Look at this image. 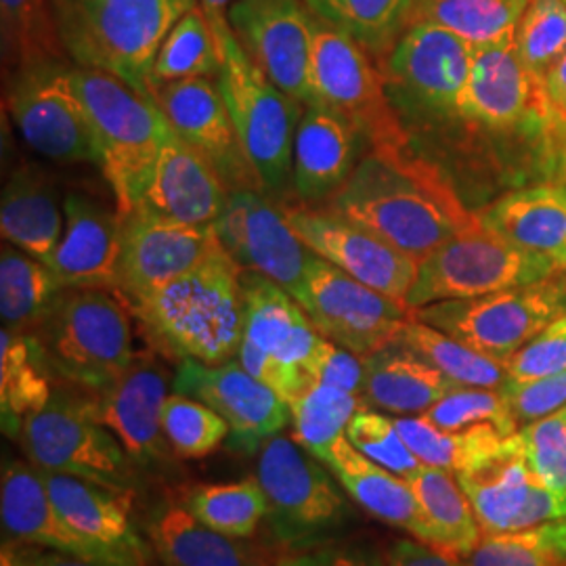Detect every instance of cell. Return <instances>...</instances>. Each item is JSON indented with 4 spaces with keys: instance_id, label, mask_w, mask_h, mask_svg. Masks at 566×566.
I'll use <instances>...</instances> for the list:
<instances>
[{
    "instance_id": "51",
    "label": "cell",
    "mask_w": 566,
    "mask_h": 566,
    "mask_svg": "<svg viewBox=\"0 0 566 566\" xmlns=\"http://www.w3.org/2000/svg\"><path fill=\"white\" fill-rule=\"evenodd\" d=\"M518 434L535 476L566 504V405L523 426Z\"/></svg>"
},
{
    "instance_id": "32",
    "label": "cell",
    "mask_w": 566,
    "mask_h": 566,
    "mask_svg": "<svg viewBox=\"0 0 566 566\" xmlns=\"http://www.w3.org/2000/svg\"><path fill=\"white\" fill-rule=\"evenodd\" d=\"M324 464L367 514L386 525L399 526L424 542L416 495L403 476L369 460L346 434L329 447Z\"/></svg>"
},
{
    "instance_id": "16",
    "label": "cell",
    "mask_w": 566,
    "mask_h": 566,
    "mask_svg": "<svg viewBox=\"0 0 566 566\" xmlns=\"http://www.w3.org/2000/svg\"><path fill=\"white\" fill-rule=\"evenodd\" d=\"M221 240L214 224H189L139 203L122 214L118 290L124 303L172 282L202 264Z\"/></svg>"
},
{
    "instance_id": "10",
    "label": "cell",
    "mask_w": 566,
    "mask_h": 566,
    "mask_svg": "<svg viewBox=\"0 0 566 566\" xmlns=\"http://www.w3.org/2000/svg\"><path fill=\"white\" fill-rule=\"evenodd\" d=\"M556 264L510 242L483 224L455 235L420 263L407 296L411 311L443 301H465L558 275Z\"/></svg>"
},
{
    "instance_id": "12",
    "label": "cell",
    "mask_w": 566,
    "mask_h": 566,
    "mask_svg": "<svg viewBox=\"0 0 566 566\" xmlns=\"http://www.w3.org/2000/svg\"><path fill=\"white\" fill-rule=\"evenodd\" d=\"M9 112L21 139L42 158L63 166H99V149L74 65L46 61L18 72L9 88Z\"/></svg>"
},
{
    "instance_id": "28",
    "label": "cell",
    "mask_w": 566,
    "mask_h": 566,
    "mask_svg": "<svg viewBox=\"0 0 566 566\" xmlns=\"http://www.w3.org/2000/svg\"><path fill=\"white\" fill-rule=\"evenodd\" d=\"M229 189L214 166L181 135L166 126L163 151L143 206L189 224H214L223 214Z\"/></svg>"
},
{
    "instance_id": "53",
    "label": "cell",
    "mask_w": 566,
    "mask_h": 566,
    "mask_svg": "<svg viewBox=\"0 0 566 566\" xmlns=\"http://www.w3.org/2000/svg\"><path fill=\"white\" fill-rule=\"evenodd\" d=\"M507 380H533L566 369V313L539 332L506 364Z\"/></svg>"
},
{
    "instance_id": "58",
    "label": "cell",
    "mask_w": 566,
    "mask_h": 566,
    "mask_svg": "<svg viewBox=\"0 0 566 566\" xmlns=\"http://www.w3.org/2000/svg\"><path fill=\"white\" fill-rule=\"evenodd\" d=\"M544 93L552 109L566 118V51L544 76Z\"/></svg>"
},
{
    "instance_id": "13",
    "label": "cell",
    "mask_w": 566,
    "mask_h": 566,
    "mask_svg": "<svg viewBox=\"0 0 566 566\" xmlns=\"http://www.w3.org/2000/svg\"><path fill=\"white\" fill-rule=\"evenodd\" d=\"M301 306L315 329L346 350L367 357L397 343L411 308L357 282L313 252Z\"/></svg>"
},
{
    "instance_id": "46",
    "label": "cell",
    "mask_w": 566,
    "mask_h": 566,
    "mask_svg": "<svg viewBox=\"0 0 566 566\" xmlns=\"http://www.w3.org/2000/svg\"><path fill=\"white\" fill-rule=\"evenodd\" d=\"M468 566H566V518L516 533L483 535L465 554Z\"/></svg>"
},
{
    "instance_id": "22",
    "label": "cell",
    "mask_w": 566,
    "mask_h": 566,
    "mask_svg": "<svg viewBox=\"0 0 566 566\" xmlns=\"http://www.w3.org/2000/svg\"><path fill=\"white\" fill-rule=\"evenodd\" d=\"M154 102L182 139L214 166L229 191L263 189L217 78L164 82L154 86Z\"/></svg>"
},
{
    "instance_id": "23",
    "label": "cell",
    "mask_w": 566,
    "mask_h": 566,
    "mask_svg": "<svg viewBox=\"0 0 566 566\" xmlns=\"http://www.w3.org/2000/svg\"><path fill=\"white\" fill-rule=\"evenodd\" d=\"M122 214L102 202L70 193L65 198V229L49 261L65 290H118Z\"/></svg>"
},
{
    "instance_id": "3",
    "label": "cell",
    "mask_w": 566,
    "mask_h": 566,
    "mask_svg": "<svg viewBox=\"0 0 566 566\" xmlns=\"http://www.w3.org/2000/svg\"><path fill=\"white\" fill-rule=\"evenodd\" d=\"M191 7L196 0H53L67 57L120 78L149 99L156 55Z\"/></svg>"
},
{
    "instance_id": "35",
    "label": "cell",
    "mask_w": 566,
    "mask_h": 566,
    "mask_svg": "<svg viewBox=\"0 0 566 566\" xmlns=\"http://www.w3.org/2000/svg\"><path fill=\"white\" fill-rule=\"evenodd\" d=\"M405 481L416 495L424 544L451 549L462 556L479 546L483 528L455 474L424 465Z\"/></svg>"
},
{
    "instance_id": "40",
    "label": "cell",
    "mask_w": 566,
    "mask_h": 566,
    "mask_svg": "<svg viewBox=\"0 0 566 566\" xmlns=\"http://www.w3.org/2000/svg\"><path fill=\"white\" fill-rule=\"evenodd\" d=\"M2 60L15 74L67 55L53 11V0H0Z\"/></svg>"
},
{
    "instance_id": "44",
    "label": "cell",
    "mask_w": 566,
    "mask_h": 566,
    "mask_svg": "<svg viewBox=\"0 0 566 566\" xmlns=\"http://www.w3.org/2000/svg\"><path fill=\"white\" fill-rule=\"evenodd\" d=\"M221 72V55L212 25L202 7H191L168 32L151 70L154 86L187 78H217Z\"/></svg>"
},
{
    "instance_id": "26",
    "label": "cell",
    "mask_w": 566,
    "mask_h": 566,
    "mask_svg": "<svg viewBox=\"0 0 566 566\" xmlns=\"http://www.w3.org/2000/svg\"><path fill=\"white\" fill-rule=\"evenodd\" d=\"M41 476L65 523L82 537L118 554L128 565L147 566L149 552L133 523V493L51 470H41Z\"/></svg>"
},
{
    "instance_id": "38",
    "label": "cell",
    "mask_w": 566,
    "mask_h": 566,
    "mask_svg": "<svg viewBox=\"0 0 566 566\" xmlns=\"http://www.w3.org/2000/svg\"><path fill=\"white\" fill-rule=\"evenodd\" d=\"M531 0H418L409 23L446 28L474 49L514 44Z\"/></svg>"
},
{
    "instance_id": "37",
    "label": "cell",
    "mask_w": 566,
    "mask_h": 566,
    "mask_svg": "<svg viewBox=\"0 0 566 566\" xmlns=\"http://www.w3.org/2000/svg\"><path fill=\"white\" fill-rule=\"evenodd\" d=\"M65 287L49 264L25 254L13 243L0 252V315L2 327L34 334Z\"/></svg>"
},
{
    "instance_id": "19",
    "label": "cell",
    "mask_w": 566,
    "mask_h": 566,
    "mask_svg": "<svg viewBox=\"0 0 566 566\" xmlns=\"http://www.w3.org/2000/svg\"><path fill=\"white\" fill-rule=\"evenodd\" d=\"M224 15L269 81L306 107L317 20L303 0H235Z\"/></svg>"
},
{
    "instance_id": "39",
    "label": "cell",
    "mask_w": 566,
    "mask_h": 566,
    "mask_svg": "<svg viewBox=\"0 0 566 566\" xmlns=\"http://www.w3.org/2000/svg\"><path fill=\"white\" fill-rule=\"evenodd\" d=\"M407 447L430 468H441L460 474L493 458L506 443L507 437L489 426L468 430H446L432 424L424 416L395 418Z\"/></svg>"
},
{
    "instance_id": "42",
    "label": "cell",
    "mask_w": 566,
    "mask_h": 566,
    "mask_svg": "<svg viewBox=\"0 0 566 566\" xmlns=\"http://www.w3.org/2000/svg\"><path fill=\"white\" fill-rule=\"evenodd\" d=\"M181 504L202 525L240 542L256 533L269 510L256 476L224 485L193 486L185 491Z\"/></svg>"
},
{
    "instance_id": "5",
    "label": "cell",
    "mask_w": 566,
    "mask_h": 566,
    "mask_svg": "<svg viewBox=\"0 0 566 566\" xmlns=\"http://www.w3.org/2000/svg\"><path fill=\"white\" fill-rule=\"evenodd\" d=\"M206 13V11H203ZM212 25L221 72V86L229 114L242 139L243 151L264 189L277 193L292 185L294 139L303 118V103L292 99L245 53L227 15L206 13Z\"/></svg>"
},
{
    "instance_id": "43",
    "label": "cell",
    "mask_w": 566,
    "mask_h": 566,
    "mask_svg": "<svg viewBox=\"0 0 566 566\" xmlns=\"http://www.w3.org/2000/svg\"><path fill=\"white\" fill-rule=\"evenodd\" d=\"M458 386L500 388L507 380L506 364L491 359L483 353L447 336L437 327L411 319L403 325L399 340Z\"/></svg>"
},
{
    "instance_id": "18",
    "label": "cell",
    "mask_w": 566,
    "mask_h": 566,
    "mask_svg": "<svg viewBox=\"0 0 566 566\" xmlns=\"http://www.w3.org/2000/svg\"><path fill=\"white\" fill-rule=\"evenodd\" d=\"M172 390L212 407L231 430L227 447L243 455L259 453L292 420L290 405L235 359L214 365L182 359Z\"/></svg>"
},
{
    "instance_id": "8",
    "label": "cell",
    "mask_w": 566,
    "mask_h": 566,
    "mask_svg": "<svg viewBox=\"0 0 566 566\" xmlns=\"http://www.w3.org/2000/svg\"><path fill=\"white\" fill-rule=\"evenodd\" d=\"M256 479L266 497V521L273 535L292 549L327 544L350 516L340 483L282 432L259 451Z\"/></svg>"
},
{
    "instance_id": "48",
    "label": "cell",
    "mask_w": 566,
    "mask_h": 566,
    "mask_svg": "<svg viewBox=\"0 0 566 566\" xmlns=\"http://www.w3.org/2000/svg\"><path fill=\"white\" fill-rule=\"evenodd\" d=\"M422 416L432 424L446 430H468L476 426H489L502 432L504 437H512L521 430L500 388L458 386Z\"/></svg>"
},
{
    "instance_id": "36",
    "label": "cell",
    "mask_w": 566,
    "mask_h": 566,
    "mask_svg": "<svg viewBox=\"0 0 566 566\" xmlns=\"http://www.w3.org/2000/svg\"><path fill=\"white\" fill-rule=\"evenodd\" d=\"M55 378L32 334L2 327L0 334V413L2 430L18 439L23 422L51 401Z\"/></svg>"
},
{
    "instance_id": "15",
    "label": "cell",
    "mask_w": 566,
    "mask_h": 566,
    "mask_svg": "<svg viewBox=\"0 0 566 566\" xmlns=\"http://www.w3.org/2000/svg\"><path fill=\"white\" fill-rule=\"evenodd\" d=\"M290 227L304 245L392 301L407 304L420 263L338 210L311 206L282 208Z\"/></svg>"
},
{
    "instance_id": "17",
    "label": "cell",
    "mask_w": 566,
    "mask_h": 566,
    "mask_svg": "<svg viewBox=\"0 0 566 566\" xmlns=\"http://www.w3.org/2000/svg\"><path fill=\"white\" fill-rule=\"evenodd\" d=\"M214 229L224 250L242 271L259 273L277 283L301 303L313 252L290 227L282 208L269 202L259 189L229 191Z\"/></svg>"
},
{
    "instance_id": "14",
    "label": "cell",
    "mask_w": 566,
    "mask_h": 566,
    "mask_svg": "<svg viewBox=\"0 0 566 566\" xmlns=\"http://www.w3.org/2000/svg\"><path fill=\"white\" fill-rule=\"evenodd\" d=\"M474 46L434 23H409L386 57L388 99L422 116H458Z\"/></svg>"
},
{
    "instance_id": "54",
    "label": "cell",
    "mask_w": 566,
    "mask_h": 566,
    "mask_svg": "<svg viewBox=\"0 0 566 566\" xmlns=\"http://www.w3.org/2000/svg\"><path fill=\"white\" fill-rule=\"evenodd\" d=\"M304 371L311 382L334 386L365 399L364 357L346 350L324 336L315 344L308 361L304 364Z\"/></svg>"
},
{
    "instance_id": "34",
    "label": "cell",
    "mask_w": 566,
    "mask_h": 566,
    "mask_svg": "<svg viewBox=\"0 0 566 566\" xmlns=\"http://www.w3.org/2000/svg\"><path fill=\"white\" fill-rule=\"evenodd\" d=\"M147 539L164 566H254L240 539L202 525L182 504L156 507L147 521Z\"/></svg>"
},
{
    "instance_id": "55",
    "label": "cell",
    "mask_w": 566,
    "mask_h": 566,
    "mask_svg": "<svg viewBox=\"0 0 566 566\" xmlns=\"http://www.w3.org/2000/svg\"><path fill=\"white\" fill-rule=\"evenodd\" d=\"M238 361L250 376L269 386L287 405L294 403L311 385V378L306 376L301 365L285 364L248 340L240 344Z\"/></svg>"
},
{
    "instance_id": "60",
    "label": "cell",
    "mask_w": 566,
    "mask_h": 566,
    "mask_svg": "<svg viewBox=\"0 0 566 566\" xmlns=\"http://www.w3.org/2000/svg\"><path fill=\"white\" fill-rule=\"evenodd\" d=\"M235 0H200V7H202L206 13H223L224 9H229Z\"/></svg>"
},
{
    "instance_id": "45",
    "label": "cell",
    "mask_w": 566,
    "mask_h": 566,
    "mask_svg": "<svg viewBox=\"0 0 566 566\" xmlns=\"http://www.w3.org/2000/svg\"><path fill=\"white\" fill-rule=\"evenodd\" d=\"M365 405V399L357 395L311 382L303 395L290 405L294 441L324 462L329 447L346 434L350 420Z\"/></svg>"
},
{
    "instance_id": "41",
    "label": "cell",
    "mask_w": 566,
    "mask_h": 566,
    "mask_svg": "<svg viewBox=\"0 0 566 566\" xmlns=\"http://www.w3.org/2000/svg\"><path fill=\"white\" fill-rule=\"evenodd\" d=\"M308 11L380 55L403 34L418 0H303Z\"/></svg>"
},
{
    "instance_id": "25",
    "label": "cell",
    "mask_w": 566,
    "mask_h": 566,
    "mask_svg": "<svg viewBox=\"0 0 566 566\" xmlns=\"http://www.w3.org/2000/svg\"><path fill=\"white\" fill-rule=\"evenodd\" d=\"M537 105L549 107L544 81L526 67L514 44L474 49L458 118L500 130L531 116Z\"/></svg>"
},
{
    "instance_id": "27",
    "label": "cell",
    "mask_w": 566,
    "mask_h": 566,
    "mask_svg": "<svg viewBox=\"0 0 566 566\" xmlns=\"http://www.w3.org/2000/svg\"><path fill=\"white\" fill-rule=\"evenodd\" d=\"M364 135L340 114L308 105L294 139L292 187L304 203L336 196L357 168Z\"/></svg>"
},
{
    "instance_id": "57",
    "label": "cell",
    "mask_w": 566,
    "mask_h": 566,
    "mask_svg": "<svg viewBox=\"0 0 566 566\" xmlns=\"http://www.w3.org/2000/svg\"><path fill=\"white\" fill-rule=\"evenodd\" d=\"M386 566H468L465 556L420 539H397L386 552Z\"/></svg>"
},
{
    "instance_id": "47",
    "label": "cell",
    "mask_w": 566,
    "mask_h": 566,
    "mask_svg": "<svg viewBox=\"0 0 566 566\" xmlns=\"http://www.w3.org/2000/svg\"><path fill=\"white\" fill-rule=\"evenodd\" d=\"M163 428L175 455L200 460L229 439V424L208 405L187 395H168L163 409Z\"/></svg>"
},
{
    "instance_id": "6",
    "label": "cell",
    "mask_w": 566,
    "mask_h": 566,
    "mask_svg": "<svg viewBox=\"0 0 566 566\" xmlns=\"http://www.w3.org/2000/svg\"><path fill=\"white\" fill-rule=\"evenodd\" d=\"M74 78L91 116L103 177L118 212L128 214L147 196L168 120L158 103L107 72L74 65Z\"/></svg>"
},
{
    "instance_id": "49",
    "label": "cell",
    "mask_w": 566,
    "mask_h": 566,
    "mask_svg": "<svg viewBox=\"0 0 566 566\" xmlns=\"http://www.w3.org/2000/svg\"><path fill=\"white\" fill-rule=\"evenodd\" d=\"M514 46L526 67L544 81L547 70L566 51L565 0H531L518 23Z\"/></svg>"
},
{
    "instance_id": "30",
    "label": "cell",
    "mask_w": 566,
    "mask_h": 566,
    "mask_svg": "<svg viewBox=\"0 0 566 566\" xmlns=\"http://www.w3.org/2000/svg\"><path fill=\"white\" fill-rule=\"evenodd\" d=\"M242 290L243 340L304 369L322 334L303 306L277 283L252 271H242Z\"/></svg>"
},
{
    "instance_id": "20",
    "label": "cell",
    "mask_w": 566,
    "mask_h": 566,
    "mask_svg": "<svg viewBox=\"0 0 566 566\" xmlns=\"http://www.w3.org/2000/svg\"><path fill=\"white\" fill-rule=\"evenodd\" d=\"M474 507L483 535L516 533L566 518L563 504L531 470L521 434L507 437L502 451L472 470L455 474Z\"/></svg>"
},
{
    "instance_id": "9",
    "label": "cell",
    "mask_w": 566,
    "mask_h": 566,
    "mask_svg": "<svg viewBox=\"0 0 566 566\" xmlns=\"http://www.w3.org/2000/svg\"><path fill=\"white\" fill-rule=\"evenodd\" d=\"M565 313L566 273L479 298L443 301L411 311L413 319L502 364Z\"/></svg>"
},
{
    "instance_id": "56",
    "label": "cell",
    "mask_w": 566,
    "mask_h": 566,
    "mask_svg": "<svg viewBox=\"0 0 566 566\" xmlns=\"http://www.w3.org/2000/svg\"><path fill=\"white\" fill-rule=\"evenodd\" d=\"M277 566H386V556L359 546L319 544L285 554Z\"/></svg>"
},
{
    "instance_id": "52",
    "label": "cell",
    "mask_w": 566,
    "mask_h": 566,
    "mask_svg": "<svg viewBox=\"0 0 566 566\" xmlns=\"http://www.w3.org/2000/svg\"><path fill=\"white\" fill-rule=\"evenodd\" d=\"M512 416L523 428L566 405V369L533 380H506L500 386Z\"/></svg>"
},
{
    "instance_id": "21",
    "label": "cell",
    "mask_w": 566,
    "mask_h": 566,
    "mask_svg": "<svg viewBox=\"0 0 566 566\" xmlns=\"http://www.w3.org/2000/svg\"><path fill=\"white\" fill-rule=\"evenodd\" d=\"M168 369L154 348L139 350L114 385L88 395L93 418L105 426L139 468L163 465L175 455L163 428Z\"/></svg>"
},
{
    "instance_id": "2",
    "label": "cell",
    "mask_w": 566,
    "mask_h": 566,
    "mask_svg": "<svg viewBox=\"0 0 566 566\" xmlns=\"http://www.w3.org/2000/svg\"><path fill=\"white\" fill-rule=\"evenodd\" d=\"M128 304L149 348L170 361L224 364L243 340L242 266L223 243L196 269Z\"/></svg>"
},
{
    "instance_id": "61",
    "label": "cell",
    "mask_w": 566,
    "mask_h": 566,
    "mask_svg": "<svg viewBox=\"0 0 566 566\" xmlns=\"http://www.w3.org/2000/svg\"><path fill=\"white\" fill-rule=\"evenodd\" d=\"M565 182H566V175H565Z\"/></svg>"
},
{
    "instance_id": "31",
    "label": "cell",
    "mask_w": 566,
    "mask_h": 566,
    "mask_svg": "<svg viewBox=\"0 0 566 566\" xmlns=\"http://www.w3.org/2000/svg\"><path fill=\"white\" fill-rule=\"evenodd\" d=\"M481 221L566 273V182H542L512 191L491 203Z\"/></svg>"
},
{
    "instance_id": "50",
    "label": "cell",
    "mask_w": 566,
    "mask_h": 566,
    "mask_svg": "<svg viewBox=\"0 0 566 566\" xmlns=\"http://www.w3.org/2000/svg\"><path fill=\"white\" fill-rule=\"evenodd\" d=\"M346 437L369 460L385 465L390 472L409 479L424 464L413 455L405 443L397 422L380 411H374L369 405L359 409L346 428Z\"/></svg>"
},
{
    "instance_id": "7",
    "label": "cell",
    "mask_w": 566,
    "mask_h": 566,
    "mask_svg": "<svg viewBox=\"0 0 566 566\" xmlns=\"http://www.w3.org/2000/svg\"><path fill=\"white\" fill-rule=\"evenodd\" d=\"M30 464L86 479L122 493H133L139 483V465L120 441L99 424L88 395L72 386H55L51 401L30 416L18 437Z\"/></svg>"
},
{
    "instance_id": "59",
    "label": "cell",
    "mask_w": 566,
    "mask_h": 566,
    "mask_svg": "<svg viewBox=\"0 0 566 566\" xmlns=\"http://www.w3.org/2000/svg\"><path fill=\"white\" fill-rule=\"evenodd\" d=\"M25 566H128L105 560H88L81 556H70L61 552H25Z\"/></svg>"
},
{
    "instance_id": "4",
    "label": "cell",
    "mask_w": 566,
    "mask_h": 566,
    "mask_svg": "<svg viewBox=\"0 0 566 566\" xmlns=\"http://www.w3.org/2000/svg\"><path fill=\"white\" fill-rule=\"evenodd\" d=\"M55 382L97 395L135 361L133 313L109 290H63L32 334Z\"/></svg>"
},
{
    "instance_id": "11",
    "label": "cell",
    "mask_w": 566,
    "mask_h": 566,
    "mask_svg": "<svg viewBox=\"0 0 566 566\" xmlns=\"http://www.w3.org/2000/svg\"><path fill=\"white\" fill-rule=\"evenodd\" d=\"M308 93V105L327 107L357 126L371 151L405 149L407 137L388 99L385 78L367 51L343 30L319 20L315 21Z\"/></svg>"
},
{
    "instance_id": "33",
    "label": "cell",
    "mask_w": 566,
    "mask_h": 566,
    "mask_svg": "<svg viewBox=\"0 0 566 566\" xmlns=\"http://www.w3.org/2000/svg\"><path fill=\"white\" fill-rule=\"evenodd\" d=\"M365 403L395 416H422L458 385L401 343L364 357Z\"/></svg>"
},
{
    "instance_id": "1",
    "label": "cell",
    "mask_w": 566,
    "mask_h": 566,
    "mask_svg": "<svg viewBox=\"0 0 566 566\" xmlns=\"http://www.w3.org/2000/svg\"><path fill=\"white\" fill-rule=\"evenodd\" d=\"M332 208L418 263L481 224V214L465 210L432 164L405 156V149H374L365 156L334 196Z\"/></svg>"
},
{
    "instance_id": "24",
    "label": "cell",
    "mask_w": 566,
    "mask_h": 566,
    "mask_svg": "<svg viewBox=\"0 0 566 566\" xmlns=\"http://www.w3.org/2000/svg\"><path fill=\"white\" fill-rule=\"evenodd\" d=\"M0 516L4 533L20 544L49 547L88 560L128 565L118 554L88 542L65 523L46 491L41 470L34 464L11 460L2 465Z\"/></svg>"
},
{
    "instance_id": "62",
    "label": "cell",
    "mask_w": 566,
    "mask_h": 566,
    "mask_svg": "<svg viewBox=\"0 0 566 566\" xmlns=\"http://www.w3.org/2000/svg\"><path fill=\"white\" fill-rule=\"evenodd\" d=\"M565 2H566V0H565Z\"/></svg>"
},
{
    "instance_id": "29",
    "label": "cell",
    "mask_w": 566,
    "mask_h": 566,
    "mask_svg": "<svg viewBox=\"0 0 566 566\" xmlns=\"http://www.w3.org/2000/svg\"><path fill=\"white\" fill-rule=\"evenodd\" d=\"M65 229V200L53 177L36 164H20L2 189L0 233L25 254L46 264Z\"/></svg>"
}]
</instances>
